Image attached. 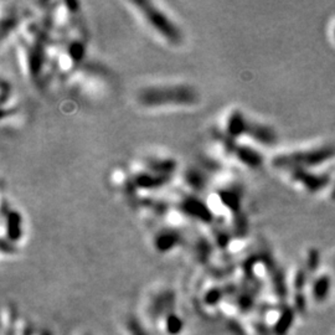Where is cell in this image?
Listing matches in <instances>:
<instances>
[{"label":"cell","mask_w":335,"mask_h":335,"mask_svg":"<svg viewBox=\"0 0 335 335\" xmlns=\"http://www.w3.org/2000/svg\"><path fill=\"white\" fill-rule=\"evenodd\" d=\"M138 100L145 107L193 106L197 102V93L186 85L155 86L143 90Z\"/></svg>","instance_id":"cell-1"},{"label":"cell","mask_w":335,"mask_h":335,"mask_svg":"<svg viewBox=\"0 0 335 335\" xmlns=\"http://www.w3.org/2000/svg\"><path fill=\"white\" fill-rule=\"evenodd\" d=\"M132 5L141 14L148 26L152 27L154 31L158 32L163 39H165L170 44H179L181 41L180 30L177 25L170 20L165 13L155 7L153 3L148 2H132Z\"/></svg>","instance_id":"cell-2"},{"label":"cell","mask_w":335,"mask_h":335,"mask_svg":"<svg viewBox=\"0 0 335 335\" xmlns=\"http://www.w3.org/2000/svg\"><path fill=\"white\" fill-rule=\"evenodd\" d=\"M177 303V297L172 289H159L153 295L148 296L143 304V314L142 320L150 323V325L154 328L155 324L161 317L167 314L175 308Z\"/></svg>","instance_id":"cell-3"},{"label":"cell","mask_w":335,"mask_h":335,"mask_svg":"<svg viewBox=\"0 0 335 335\" xmlns=\"http://www.w3.org/2000/svg\"><path fill=\"white\" fill-rule=\"evenodd\" d=\"M333 150L331 149H322L318 150V152H309V153H303V154H292L283 156V158H277L276 164L277 165H288V164H319L322 161L325 160L326 158H329L333 154Z\"/></svg>","instance_id":"cell-4"},{"label":"cell","mask_w":335,"mask_h":335,"mask_svg":"<svg viewBox=\"0 0 335 335\" xmlns=\"http://www.w3.org/2000/svg\"><path fill=\"white\" fill-rule=\"evenodd\" d=\"M154 328L160 335H181L185 330V322L179 313L174 309L161 317Z\"/></svg>","instance_id":"cell-5"},{"label":"cell","mask_w":335,"mask_h":335,"mask_svg":"<svg viewBox=\"0 0 335 335\" xmlns=\"http://www.w3.org/2000/svg\"><path fill=\"white\" fill-rule=\"evenodd\" d=\"M145 324L143 323L141 318L129 315L124 319L122 324V330L124 335H149Z\"/></svg>","instance_id":"cell-6"},{"label":"cell","mask_w":335,"mask_h":335,"mask_svg":"<svg viewBox=\"0 0 335 335\" xmlns=\"http://www.w3.org/2000/svg\"><path fill=\"white\" fill-rule=\"evenodd\" d=\"M295 178L297 180L303 181L304 185L308 186L312 190H317V189L322 188L323 185L326 184V178L325 177H314V175H310L308 173L303 172L301 169H297L295 173Z\"/></svg>","instance_id":"cell-7"},{"label":"cell","mask_w":335,"mask_h":335,"mask_svg":"<svg viewBox=\"0 0 335 335\" xmlns=\"http://www.w3.org/2000/svg\"><path fill=\"white\" fill-rule=\"evenodd\" d=\"M31 335H52L50 331L46 330V329H40V330H34Z\"/></svg>","instance_id":"cell-8"},{"label":"cell","mask_w":335,"mask_h":335,"mask_svg":"<svg viewBox=\"0 0 335 335\" xmlns=\"http://www.w3.org/2000/svg\"><path fill=\"white\" fill-rule=\"evenodd\" d=\"M79 335H90V334H86V333H83V334H79Z\"/></svg>","instance_id":"cell-9"},{"label":"cell","mask_w":335,"mask_h":335,"mask_svg":"<svg viewBox=\"0 0 335 335\" xmlns=\"http://www.w3.org/2000/svg\"><path fill=\"white\" fill-rule=\"evenodd\" d=\"M334 34H335V31H334Z\"/></svg>","instance_id":"cell-10"}]
</instances>
